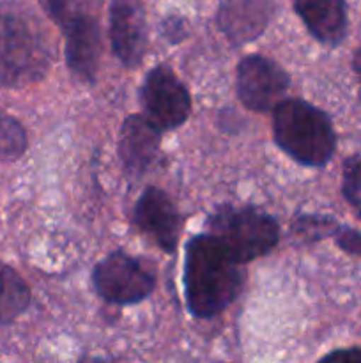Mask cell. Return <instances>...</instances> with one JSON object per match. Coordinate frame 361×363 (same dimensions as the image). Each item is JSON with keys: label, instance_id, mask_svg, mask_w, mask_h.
<instances>
[{"label": "cell", "instance_id": "9c48e42d", "mask_svg": "<svg viewBox=\"0 0 361 363\" xmlns=\"http://www.w3.org/2000/svg\"><path fill=\"white\" fill-rule=\"evenodd\" d=\"M137 223L163 250L173 252L180 233V216L165 191L147 188L137 204Z\"/></svg>", "mask_w": 361, "mask_h": 363}, {"label": "cell", "instance_id": "277c9868", "mask_svg": "<svg viewBox=\"0 0 361 363\" xmlns=\"http://www.w3.org/2000/svg\"><path fill=\"white\" fill-rule=\"evenodd\" d=\"M209 236L214 238L239 264L262 257L278 243L275 220L253 208H222L207 220Z\"/></svg>", "mask_w": 361, "mask_h": 363}, {"label": "cell", "instance_id": "30bf717a", "mask_svg": "<svg viewBox=\"0 0 361 363\" xmlns=\"http://www.w3.org/2000/svg\"><path fill=\"white\" fill-rule=\"evenodd\" d=\"M62 30L66 34L67 66L81 82H92L98 73L101 53L98 18L94 14L76 18Z\"/></svg>", "mask_w": 361, "mask_h": 363}, {"label": "cell", "instance_id": "ba28073f", "mask_svg": "<svg viewBox=\"0 0 361 363\" xmlns=\"http://www.w3.org/2000/svg\"><path fill=\"white\" fill-rule=\"evenodd\" d=\"M110 39L117 59L126 66H137L145 52V14L140 0H112Z\"/></svg>", "mask_w": 361, "mask_h": 363}, {"label": "cell", "instance_id": "5b68a950", "mask_svg": "<svg viewBox=\"0 0 361 363\" xmlns=\"http://www.w3.org/2000/svg\"><path fill=\"white\" fill-rule=\"evenodd\" d=\"M96 291L110 303H138L152 293L156 275L151 262L113 252L94 269Z\"/></svg>", "mask_w": 361, "mask_h": 363}, {"label": "cell", "instance_id": "5bb4252c", "mask_svg": "<svg viewBox=\"0 0 361 363\" xmlns=\"http://www.w3.org/2000/svg\"><path fill=\"white\" fill-rule=\"evenodd\" d=\"M30 301L27 284L20 275L0 262V323H9L23 314Z\"/></svg>", "mask_w": 361, "mask_h": 363}, {"label": "cell", "instance_id": "9a60e30c", "mask_svg": "<svg viewBox=\"0 0 361 363\" xmlns=\"http://www.w3.org/2000/svg\"><path fill=\"white\" fill-rule=\"evenodd\" d=\"M27 149V133L14 117L0 108V162H13Z\"/></svg>", "mask_w": 361, "mask_h": 363}, {"label": "cell", "instance_id": "8992f818", "mask_svg": "<svg viewBox=\"0 0 361 363\" xmlns=\"http://www.w3.org/2000/svg\"><path fill=\"white\" fill-rule=\"evenodd\" d=\"M142 105L145 117L159 130H173L188 119L191 99L186 87L168 66L154 67L145 77L142 87Z\"/></svg>", "mask_w": 361, "mask_h": 363}, {"label": "cell", "instance_id": "6da1fadb", "mask_svg": "<svg viewBox=\"0 0 361 363\" xmlns=\"http://www.w3.org/2000/svg\"><path fill=\"white\" fill-rule=\"evenodd\" d=\"M243 275L239 262L209 234L193 238L186 247L184 291L197 318H212L239 294Z\"/></svg>", "mask_w": 361, "mask_h": 363}, {"label": "cell", "instance_id": "2e32d148", "mask_svg": "<svg viewBox=\"0 0 361 363\" xmlns=\"http://www.w3.org/2000/svg\"><path fill=\"white\" fill-rule=\"evenodd\" d=\"M48 16L64 28L76 18L94 14L96 0H39Z\"/></svg>", "mask_w": 361, "mask_h": 363}, {"label": "cell", "instance_id": "4fadbf2b", "mask_svg": "<svg viewBox=\"0 0 361 363\" xmlns=\"http://www.w3.org/2000/svg\"><path fill=\"white\" fill-rule=\"evenodd\" d=\"M294 7L311 35L324 45H340L347 35L345 0H294Z\"/></svg>", "mask_w": 361, "mask_h": 363}, {"label": "cell", "instance_id": "52a82bcc", "mask_svg": "<svg viewBox=\"0 0 361 363\" xmlns=\"http://www.w3.org/2000/svg\"><path fill=\"white\" fill-rule=\"evenodd\" d=\"M289 89V77L273 60L250 55L237 67V92L244 105L255 112L271 110Z\"/></svg>", "mask_w": 361, "mask_h": 363}, {"label": "cell", "instance_id": "3957f363", "mask_svg": "<svg viewBox=\"0 0 361 363\" xmlns=\"http://www.w3.org/2000/svg\"><path fill=\"white\" fill-rule=\"evenodd\" d=\"M276 144L301 165L322 167L331 160L336 137L329 117L303 99H285L275 106Z\"/></svg>", "mask_w": 361, "mask_h": 363}, {"label": "cell", "instance_id": "8fae6325", "mask_svg": "<svg viewBox=\"0 0 361 363\" xmlns=\"http://www.w3.org/2000/svg\"><path fill=\"white\" fill-rule=\"evenodd\" d=\"M271 13V0H222L218 21L222 30L241 45L264 32Z\"/></svg>", "mask_w": 361, "mask_h": 363}, {"label": "cell", "instance_id": "e0dca14e", "mask_svg": "<svg viewBox=\"0 0 361 363\" xmlns=\"http://www.w3.org/2000/svg\"><path fill=\"white\" fill-rule=\"evenodd\" d=\"M342 191L353 208L361 206V156H350L343 163Z\"/></svg>", "mask_w": 361, "mask_h": 363}, {"label": "cell", "instance_id": "7c38bea8", "mask_svg": "<svg viewBox=\"0 0 361 363\" xmlns=\"http://www.w3.org/2000/svg\"><path fill=\"white\" fill-rule=\"evenodd\" d=\"M159 133L161 130L145 116H131L124 121L119 152L127 170L140 174L151 167L159 147Z\"/></svg>", "mask_w": 361, "mask_h": 363}, {"label": "cell", "instance_id": "ac0fdd59", "mask_svg": "<svg viewBox=\"0 0 361 363\" xmlns=\"http://www.w3.org/2000/svg\"><path fill=\"white\" fill-rule=\"evenodd\" d=\"M324 362L335 363H361V347H350V350L333 351L322 358Z\"/></svg>", "mask_w": 361, "mask_h": 363}, {"label": "cell", "instance_id": "7a4b0ae2", "mask_svg": "<svg viewBox=\"0 0 361 363\" xmlns=\"http://www.w3.org/2000/svg\"><path fill=\"white\" fill-rule=\"evenodd\" d=\"M52 64V46L45 30L23 11L0 6V84H32Z\"/></svg>", "mask_w": 361, "mask_h": 363}]
</instances>
